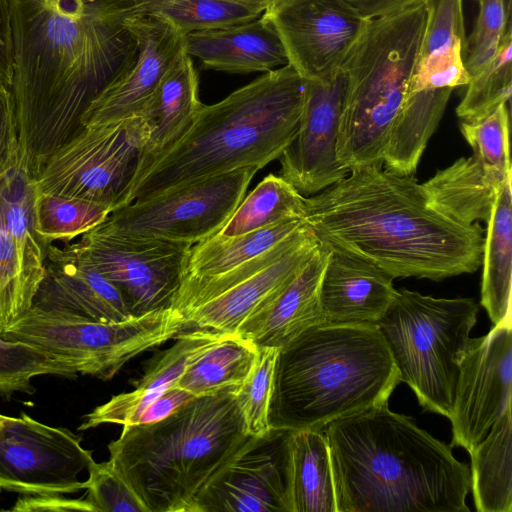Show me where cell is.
<instances>
[{
  "instance_id": "6da1fadb",
  "label": "cell",
  "mask_w": 512,
  "mask_h": 512,
  "mask_svg": "<svg viewBox=\"0 0 512 512\" xmlns=\"http://www.w3.org/2000/svg\"><path fill=\"white\" fill-rule=\"evenodd\" d=\"M133 0H9L21 160L36 178L82 128L96 96L133 63Z\"/></svg>"
},
{
  "instance_id": "7a4b0ae2",
  "label": "cell",
  "mask_w": 512,
  "mask_h": 512,
  "mask_svg": "<svg viewBox=\"0 0 512 512\" xmlns=\"http://www.w3.org/2000/svg\"><path fill=\"white\" fill-rule=\"evenodd\" d=\"M304 221L318 241L367 260L393 278L434 281L475 272L482 264L483 229L432 208L412 175L355 167L305 197Z\"/></svg>"
},
{
  "instance_id": "3957f363",
  "label": "cell",
  "mask_w": 512,
  "mask_h": 512,
  "mask_svg": "<svg viewBox=\"0 0 512 512\" xmlns=\"http://www.w3.org/2000/svg\"><path fill=\"white\" fill-rule=\"evenodd\" d=\"M337 512H467V464L388 402L329 422Z\"/></svg>"
},
{
  "instance_id": "277c9868",
  "label": "cell",
  "mask_w": 512,
  "mask_h": 512,
  "mask_svg": "<svg viewBox=\"0 0 512 512\" xmlns=\"http://www.w3.org/2000/svg\"><path fill=\"white\" fill-rule=\"evenodd\" d=\"M304 90V78L287 64L215 104H202L185 135L138 177L126 205L240 167L261 169L278 159L297 133Z\"/></svg>"
},
{
  "instance_id": "5b68a950",
  "label": "cell",
  "mask_w": 512,
  "mask_h": 512,
  "mask_svg": "<svg viewBox=\"0 0 512 512\" xmlns=\"http://www.w3.org/2000/svg\"><path fill=\"white\" fill-rule=\"evenodd\" d=\"M398 383L377 325H315L278 349L269 426L323 430L335 419L387 403Z\"/></svg>"
},
{
  "instance_id": "8992f818",
  "label": "cell",
  "mask_w": 512,
  "mask_h": 512,
  "mask_svg": "<svg viewBox=\"0 0 512 512\" xmlns=\"http://www.w3.org/2000/svg\"><path fill=\"white\" fill-rule=\"evenodd\" d=\"M236 388L194 397L165 418L123 425L109 460L149 512H196L207 485L252 437Z\"/></svg>"
},
{
  "instance_id": "52a82bcc",
  "label": "cell",
  "mask_w": 512,
  "mask_h": 512,
  "mask_svg": "<svg viewBox=\"0 0 512 512\" xmlns=\"http://www.w3.org/2000/svg\"><path fill=\"white\" fill-rule=\"evenodd\" d=\"M432 0L369 20L343 62L346 76L336 153L348 170L383 164L430 21Z\"/></svg>"
},
{
  "instance_id": "ba28073f",
  "label": "cell",
  "mask_w": 512,
  "mask_h": 512,
  "mask_svg": "<svg viewBox=\"0 0 512 512\" xmlns=\"http://www.w3.org/2000/svg\"><path fill=\"white\" fill-rule=\"evenodd\" d=\"M478 311L472 298H435L403 288L378 321L399 382L411 387L425 410L451 418L460 359Z\"/></svg>"
},
{
  "instance_id": "9c48e42d",
  "label": "cell",
  "mask_w": 512,
  "mask_h": 512,
  "mask_svg": "<svg viewBox=\"0 0 512 512\" xmlns=\"http://www.w3.org/2000/svg\"><path fill=\"white\" fill-rule=\"evenodd\" d=\"M149 135L141 115L83 126L47 158L35 178L38 192L96 202L112 211L125 206Z\"/></svg>"
},
{
  "instance_id": "30bf717a",
  "label": "cell",
  "mask_w": 512,
  "mask_h": 512,
  "mask_svg": "<svg viewBox=\"0 0 512 512\" xmlns=\"http://www.w3.org/2000/svg\"><path fill=\"white\" fill-rule=\"evenodd\" d=\"M182 331V317L171 309L119 322H96L31 308L1 337L35 345L69 364L77 374L108 380L132 358Z\"/></svg>"
},
{
  "instance_id": "8fae6325",
  "label": "cell",
  "mask_w": 512,
  "mask_h": 512,
  "mask_svg": "<svg viewBox=\"0 0 512 512\" xmlns=\"http://www.w3.org/2000/svg\"><path fill=\"white\" fill-rule=\"evenodd\" d=\"M258 170L245 166L188 182L114 210L96 227L123 237L194 245L224 226Z\"/></svg>"
},
{
  "instance_id": "7c38bea8",
  "label": "cell",
  "mask_w": 512,
  "mask_h": 512,
  "mask_svg": "<svg viewBox=\"0 0 512 512\" xmlns=\"http://www.w3.org/2000/svg\"><path fill=\"white\" fill-rule=\"evenodd\" d=\"M72 243L118 288L132 317L171 309L192 247L118 236L97 227Z\"/></svg>"
},
{
  "instance_id": "4fadbf2b",
  "label": "cell",
  "mask_w": 512,
  "mask_h": 512,
  "mask_svg": "<svg viewBox=\"0 0 512 512\" xmlns=\"http://www.w3.org/2000/svg\"><path fill=\"white\" fill-rule=\"evenodd\" d=\"M92 451L65 428L40 423L25 412L0 414V490L24 495H62L83 489L78 475Z\"/></svg>"
},
{
  "instance_id": "5bb4252c",
  "label": "cell",
  "mask_w": 512,
  "mask_h": 512,
  "mask_svg": "<svg viewBox=\"0 0 512 512\" xmlns=\"http://www.w3.org/2000/svg\"><path fill=\"white\" fill-rule=\"evenodd\" d=\"M292 433L252 436L199 495L196 512H293Z\"/></svg>"
},
{
  "instance_id": "9a60e30c",
  "label": "cell",
  "mask_w": 512,
  "mask_h": 512,
  "mask_svg": "<svg viewBox=\"0 0 512 512\" xmlns=\"http://www.w3.org/2000/svg\"><path fill=\"white\" fill-rule=\"evenodd\" d=\"M261 17L274 27L289 64L305 79L341 69L369 22L344 0H279Z\"/></svg>"
},
{
  "instance_id": "2e32d148",
  "label": "cell",
  "mask_w": 512,
  "mask_h": 512,
  "mask_svg": "<svg viewBox=\"0 0 512 512\" xmlns=\"http://www.w3.org/2000/svg\"><path fill=\"white\" fill-rule=\"evenodd\" d=\"M512 322L471 338L459 363L451 446L470 452L511 406Z\"/></svg>"
},
{
  "instance_id": "e0dca14e",
  "label": "cell",
  "mask_w": 512,
  "mask_h": 512,
  "mask_svg": "<svg viewBox=\"0 0 512 512\" xmlns=\"http://www.w3.org/2000/svg\"><path fill=\"white\" fill-rule=\"evenodd\" d=\"M304 103L297 133L280 157L279 176L302 195H314L348 175L336 153L346 76L305 79Z\"/></svg>"
},
{
  "instance_id": "ac0fdd59",
  "label": "cell",
  "mask_w": 512,
  "mask_h": 512,
  "mask_svg": "<svg viewBox=\"0 0 512 512\" xmlns=\"http://www.w3.org/2000/svg\"><path fill=\"white\" fill-rule=\"evenodd\" d=\"M125 24L137 45L135 59L90 103L81 120L83 126L140 115L165 73L184 49L185 35L165 19L128 16Z\"/></svg>"
},
{
  "instance_id": "d6986e66",
  "label": "cell",
  "mask_w": 512,
  "mask_h": 512,
  "mask_svg": "<svg viewBox=\"0 0 512 512\" xmlns=\"http://www.w3.org/2000/svg\"><path fill=\"white\" fill-rule=\"evenodd\" d=\"M44 268L32 309L96 322H119L132 317L118 288L73 243L50 244Z\"/></svg>"
},
{
  "instance_id": "ffe728a7",
  "label": "cell",
  "mask_w": 512,
  "mask_h": 512,
  "mask_svg": "<svg viewBox=\"0 0 512 512\" xmlns=\"http://www.w3.org/2000/svg\"><path fill=\"white\" fill-rule=\"evenodd\" d=\"M330 252L319 242L295 277L251 314L236 334L257 349H280L306 329L324 324L320 285Z\"/></svg>"
},
{
  "instance_id": "44dd1931",
  "label": "cell",
  "mask_w": 512,
  "mask_h": 512,
  "mask_svg": "<svg viewBox=\"0 0 512 512\" xmlns=\"http://www.w3.org/2000/svg\"><path fill=\"white\" fill-rule=\"evenodd\" d=\"M311 228V227H310ZM319 241L311 230L281 258L182 316L183 331L236 334L241 324L285 287L313 255Z\"/></svg>"
},
{
  "instance_id": "7402d4cb",
  "label": "cell",
  "mask_w": 512,
  "mask_h": 512,
  "mask_svg": "<svg viewBox=\"0 0 512 512\" xmlns=\"http://www.w3.org/2000/svg\"><path fill=\"white\" fill-rule=\"evenodd\" d=\"M393 279L367 260L331 249L320 285L325 324L377 325L397 294Z\"/></svg>"
},
{
  "instance_id": "603a6c76",
  "label": "cell",
  "mask_w": 512,
  "mask_h": 512,
  "mask_svg": "<svg viewBox=\"0 0 512 512\" xmlns=\"http://www.w3.org/2000/svg\"><path fill=\"white\" fill-rule=\"evenodd\" d=\"M184 48L200 60L204 69L230 73L268 72L289 64L278 33L262 17L187 33Z\"/></svg>"
},
{
  "instance_id": "cb8c5ba5",
  "label": "cell",
  "mask_w": 512,
  "mask_h": 512,
  "mask_svg": "<svg viewBox=\"0 0 512 512\" xmlns=\"http://www.w3.org/2000/svg\"><path fill=\"white\" fill-rule=\"evenodd\" d=\"M222 333L193 329L182 331L176 342L165 350L135 381L134 390L113 396L84 417L78 430L101 424H132L140 413L180 378L187 365L209 346L220 340Z\"/></svg>"
},
{
  "instance_id": "d4e9b609",
  "label": "cell",
  "mask_w": 512,
  "mask_h": 512,
  "mask_svg": "<svg viewBox=\"0 0 512 512\" xmlns=\"http://www.w3.org/2000/svg\"><path fill=\"white\" fill-rule=\"evenodd\" d=\"M512 171L486 164L478 155L461 157L421 184L429 205L465 225L489 222L498 193Z\"/></svg>"
},
{
  "instance_id": "484cf974",
  "label": "cell",
  "mask_w": 512,
  "mask_h": 512,
  "mask_svg": "<svg viewBox=\"0 0 512 512\" xmlns=\"http://www.w3.org/2000/svg\"><path fill=\"white\" fill-rule=\"evenodd\" d=\"M198 92V74L184 48L140 113L150 126V135L136 180L191 127L202 106Z\"/></svg>"
},
{
  "instance_id": "4316f807",
  "label": "cell",
  "mask_w": 512,
  "mask_h": 512,
  "mask_svg": "<svg viewBox=\"0 0 512 512\" xmlns=\"http://www.w3.org/2000/svg\"><path fill=\"white\" fill-rule=\"evenodd\" d=\"M466 39L463 0H432L430 21L407 95L466 86L470 80L463 60Z\"/></svg>"
},
{
  "instance_id": "83f0119b",
  "label": "cell",
  "mask_w": 512,
  "mask_h": 512,
  "mask_svg": "<svg viewBox=\"0 0 512 512\" xmlns=\"http://www.w3.org/2000/svg\"><path fill=\"white\" fill-rule=\"evenodd\" d=\"M452 91V88H442L406 96L391 126L383 153L386 170L413 175Z\"/></svg>"
},
{
  "instance_id": "f1b7e54d",
  "label": "cell",
  "mask_w": 512,
  "mask_h": 512,
  "mask_svg": "<svg viewBox=\"0 0 512 512\" xmlns=\"http://www.w3.org/2000/svg\"><path fill=\"white\" fill-rule=\"evenodd\" d=\"M481 305L494 325L512 322V193L508 181L497 195L487 223L482 254Z\"/></svg>"
},
{
  "instance_id": "f546056e",
  "label": "cell",
  "mask_w": 512,
  "mask_h": 512,
  "mask_svg": "<svg viewBox=\"0 0 512 512\" xmlns=\"http://www.w3.org/2000/svg\"><path fill=\"white\" fill-rule=\"evenodd\" d=\"M511 406L469 452L471 487L479 512L512 511Z\"/></svg>"
},
{
  "instance_id": "4dcf8cb0",
  "label": "cell",
  "mask_w": 512,
  "mask_h": 512,
  "mask_svg": "<svg viewBox=\"0 0 512 512\" xmlns=\"http://www.w3.org/2000/svg\"><path fill=\"white\" fill-rule=\"evenodd\" d=\"M35 178L20 161L0 176V215L17 247L23 269L38 286L47 249L35 230Z\"/></svg>"
},
{
  "instance_id": "1f68e13d",
  "label": "cell",
  "mask_w": 512,
  "mask_h": 512,
  "mask_svg": "<svg viewBox=\"0 0 512 512\" xmlns=\"http://www.w3.org/2000/svg\"><path fill=\"white\" fill-rule=\"evenodd\" d=\"M293 512H337L329 446L322 430L291 436Z\"/></svg>"
},
{
  "instance_id": "d6a6232c",
  "label": "cell",
  "mask_w": 512,
  "mask_h": 512,
  "mask_svg": "<svg viewBox=\"0 0 512 512\" xmlns=\"http://www.w3.org/2000/svg\"><path fill=\"white\" fill-rule=\"evenodd\" d=\"M303 219H286L245 234L212 236L192 245L183 278L212 277L262 255L299 229Z\"/></svg>"
},
{
  "instance_id": "836d02e7",
  "label": "cell",
  "mask_w": 512,
  "mask_h": 512,
  "mask_svg": "<svg viewBox=\"0 0 512 512\" xmlns=\"http://www.w3.org/2000/svg\"><path fill=\"white\" fill-rule=\"evenodd\" d=\"M257 355L258 349L237 334L224 335L187 365L174 386L195 397L239 387Z\"/></svg>"
},
{
  "instance_id": "e575fe53",
  "label": "cell",
  "mask_w": 512,
  "mask_h": 512,
  "mask_svg": "<svg viewBox=\"0 0 512 512\" xmlns=\"http://www.w3.org/2000/svg\"><path fill=\"white\" fill-rule=\"evenodd\" d=\"M304 214L305 197L279 175L269 174L244 196L216 235L237 236L286 219L304 220Z\"/></svg>"
},
{
  "instance_id": "d590c367",
  "label": "cell",
  "mask_w": 512,
  "mask_h": 512,
  "mask_svg": "<svg viewBox=\"0 0 512 512\" xmlns=\"http://www.w3.org/2000/svg\"><path fill=\"white\" fill-rule=\"evenodd\" d=\"M262 14L231 0H133L130 7V16L165 19L184 35L249 22Z\"/></svg>"
},
{
  "instance_id": "8d00e7d4",
  "label": "cell",
  "mask_w": 512,
  "mask_h": 512,
  "mask_svg": "<svg viewBox=\"0 0 512 512\" xmlns=\"http://www.w3.org/2000/svg\"><path fill=\"white\" fill-rule=\"evenodd\" d=\"M112 210L103 204L37 192L35 230L46 249L54 241L71 242L101 224Z\"/></svg>"
},
{
  "instance_id": "74e56055",
  "label": "cell",
  "mask_w": 512,
  "mask_h": 512,
  "mask_svg": "<svg viewBox=\"0 0 512 512\" xmlns=\"http://www.w3.org/2000/svg\"><path fill=\"white\" fill-rule=\"evenodd\" d=\"M511 50L510 27L494 56L470 76L466 92L456 108V114L462 121L480 119L500 104L509 103L512 91Z\"/></svg>"
},
{
  "instance_id": "f35d334b",
  "label": "cell",
  "mask_w": 512,
  "mask_h": 512,
  "mask_svg": "<svg viewBox=\"0 0 512 512\" xmlns=\"http://www.w3.org/2000/svg\"><path fill=\"white\" fill-rule=\"evenodd\" d=\"M75 378L73 368L44 351L20 340L0 336V395L9 399L14 392L33 394L31 379L39 375Z\"/></svg>"
},
{
  "instance_id": "ab89813d",
  "label": "cell",
  "mask_w": 512,
  "mask_h": 512,
  "mask_svg": "<svg viewBox=\"0 0 512 512\" xmlns=\"http://www.w3.org/2000/svg\"><path fill=\"white\" fill-rule=\"evenodd\" d=\"M37 288L25 273L0 215V336L31 309Z\"/></svg>"
},
{
  "instance_id": "60d3db41",
  "label": "cell",
  "mask_w": 512,
  "mask_h": 512,
  "mask_svg": "<svg viewBox=\"0 0 512 512\" xmlns=\"http://www.w3.org/2000/svg\"><path fill=\"white\" fill-rule=\"evenodd\" d=\"M277 352L273 348L258 349L253 368L236 391L245 430L250 436H262L270 429L268 413Z\"/></svg>"
},
{
  "instance_id": "b9f144b4",
  "label": "cell",
  "mask_w": 512,
  "mask_h": 512,
  "mask_svg": "<svg viewBox=\"0 0 512 512\" xmlns=\"http://www.w3.org/2000/svg\"><path fill=\"white\" fill-rule=\"evenodd\" d=\"M87 470L89 476L82 486L87 490L85 500L94 512H149L110 460L102 463L93 460Z\"/></svg>"
},
{
  "instance_id": "7bdbcfd3",
  "label": "cell",
  "mask_w": 512,
  "mask_h": 512,
  "mask_svg": "<svg viewBox=\"0 0 512 512\" xmlns=\"http://www.w3.org/2000/svg\"><path fill=\"white\" fill-rule=\"evenodd\" d=\"M479 12L463 54L469 76L481 69L501 45L509 23V9L505 0H478Z\"/></svg>"
},
{
  "instance_id": "ee69618b",
  "label": "cell",
  "mask_w": 512,
  "mask_h": 512,
  "mask_svg": "<svg viewBox=\"0 0 512 512\" xmlns=\"http://www.w3.org/2000/svg\"><path fill=\"white\" fill-rule=\"evenodd\" d=\"M509 123L508 103H503L480 119L462 121L460 130L473 153L486 164L511 171Z\"/></svg>"
},
{
  "instance_id": "f6af8a7d",
  "label": "cell",
  "mask_w": 512,
  "mask_h": 512,
  "mask_svg": "<svg viewBox=\"0 0 512 512\" xmlns=\"http://www.w3.org/2000/svg\"><path fill=\"white\" fill-rule=\"evenodd\" d=\"M21 161L11 90L0 83V176Z\"/></svg>"
},
{
  "instance_id": "bcb514c9",
  "label": "cell",
  "mask_w": 512,
  "mask_h": 512,
  "mask_svg": "<svg viewBox=\"0 0 512 512\" xmlns=\"http://www.w3.org/2000/svg\"><path fill=\"white\" fill-rule=\"evenodd\" d=\"M13 511H88L94 512L85 499H67L61 495H27L20 497Z\"/></svg>"
},
{
  "instance_id": "7dc6e473",
  "label": "cell",
  "mask_w": 512,
  "mask_h": 512,
  "mask_svg": "<svg viewBox=\"0 0 512 512\" xmlns=\"http://www.w3.org/2000/svg\"><path fill=\"white\" fill-rule=\"evenodd\" d=\"M194 397L192 394L173 385L147 405L132 424L161 420Z\"/></svg>"
},
{
  "instance_id": "c3c4849f",
  "label": "cell",
  "mask_w": 512,
  "mask_h": 512,
  "mask_svg": "<svg viewBox=\"0 0 512 512\" xmlns=\"http://www.w3.org/2000/svg\"><path fill=\"white\" fill-rule=\"evenodd\" d=\"M12 34L9 0H0V83L11 90Z\"/></svg>"
},
{
  "instance_id": "681fc988",
  "label": "cell",
  "mask_w": 512,
  "mask_h": 512,
  "mask_svg": "<svg viewBox=\"0 0 512 512\" xmlns=\"http://www.w3.org/2000/svg\"><path fill=\"white\" fill-rule=\"evenodd\" d=\"M362 17L372 20L428 0H344Z\"/></svg>"
},
{
  "instance_id": "f907efd6",
  "label": "cell",
  "mask_w": 512,
  "mask_h": 512,
  "mask_svg": "<svg viewBox=\"0 0 512 512\" xmlns=\"http://www.w3.org/2000/svg\"><path fill=\"white\" fill-rule=\"evenodd\" d=\"M241 5L247 6L257 12L263 13L267 8L279 0H231Z\"/></svg>"
}]
</instances>
